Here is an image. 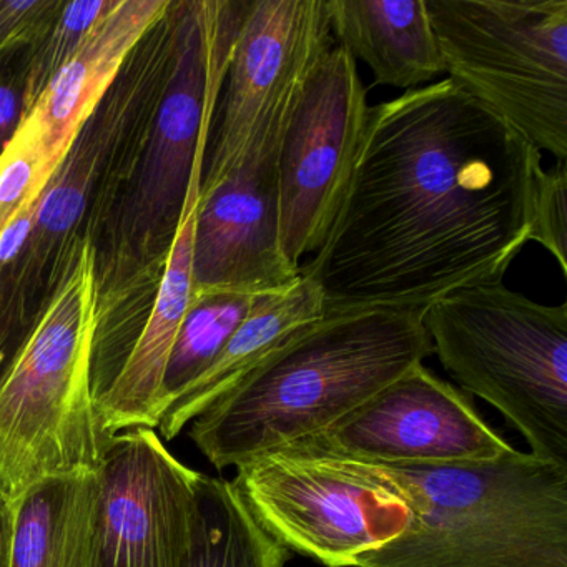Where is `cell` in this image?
Masks as SVG:
<instances>
[{"instance_id": "obj_24", "label": "cell", "mask_w": 567, "mask_h": 567, "mask_svg": "<svg viewBox=\"0 0 567 567\" xmlns=\"http://www.w3.org/2000/svg\"><path fill=\"white\" fill-rule=\"evenodd\" d=\"M529 241L543 245L567 277V168L557 161L549 171H540L534 187Z\"/></svg>"}, {"instance_id": "obj_20", "label": "cell", "mask_w": 567, "mask_h": 567, "mask_svg": "<svg viewBox=\"0 0 567 567\" xmlns=\"http://www.w3.org/2000/svg\"><path fill=\"white\" fill-rule=\"evenodd\" d=\"M290 549L248 509L231 481L200 474L188 567H284Z\"/></svg>"}, {"instance_id": "obj_3", "label": "cell", "mask_w": 567, "mask_h": 567, "mask_svg": "<svg viewBox=\"0 0 567 567\" xmlns=\"http://www.w3.org/2000/svg\"><path fill=\"white\" fill-rule=\"evenodd\" d=\"M434 353L423 311L327 315L195 417L192 441L217 470L323 433Z\"/></svg>"}, {"instance_id": "obj_14", "label": "cell", "mask_w": 567, "mask_h": 567, "mask_svg": "<svg viewBox=\"0 0 567 567\" xmlns=\"http://www.w3.org/2000/svg\"><path fill=\"white\" fill-rule=\"evenodd\" d=\"M97 477V567H188L200 473L134 427L109 440Z\"/></svg>"}, {"instance_id": "obj_1", "label": "cell", "mask_w": 567, "mask_h": 567, "mask_svg": "<svg viewBox=\"0 0 567 567\" xmlns=\"http://www.w3.org/2000/svg\"><path fill=\"white\" fill-rule=\"evenodd\" d=\"M540 152L451 79L368 109L353 174L323 247L300 268L324 317L424 311L503 280L529 241Z\"/></svg>"}, {"instance_id": "obj_2", "label": "cell", "mask_w": 567, "mask_h": 567, "mask_svg": "<svg viewBox=\"0 0 567 567\" xmlns=\"http://www.w3.org/2000/svg\"><path fill=\"white\" fill-rule=\"evenodd\" d=\"M248 0H178L174 68L147 144L92 245L97 331L92 381L115 380L154 300L205 152Z\"/></svg>"}, {"instance_id": "obj_23", "label": "cell", "mask_w": 567, "mask_h": 567, "mask_svg": "<svg viewBox=\"0 0 567 567\" xmlns=\"http://www.w3.org/2000/svg\"><path fill=\"white\" fill-rule=\"evenodd\" d=\"M118 0H92V2H64L58 21L51 31L32 48L25 82V115L34 109L39 99L51 87L59 72L81 48L89 32L117 8ZM25 118V117H24Z\"/></svg>"}, {"instance_id": "obj_6", "label": "cell", "mask_w": 567, "mask_h": 567, "mask_svg": "<svg viewBox=\"0 0 567 567\" xmlns=\"http://www.w3.org/2000/svg\"><path fill=\"white\" fill-rule=\"evenodd\" d=\"M177 0L128 55L121 74L79 128L42 192L24 254L11 267V303L49 300L82 240L101 237L151 134L174 68Z\"/></svg>"}, {"instance_id": "obj_9", "label": "cell", "mask_w": 567, "mask_h": 567, "mask_svg": "<svg viewBox=\"0 0 567 567\" xmlns=\"http://www.w3.org/2000/svg\"><path fill=\"white\" fill-rule=\"evenodd\" d=\"M235 470L231 483L258 523L287 549L327 567H357L411 523L410 507L398 494L290 447Z\"/></svg>"}, {"instance_id": "obj_22", "label": "cell", "mask_w": 567, "mask_h": 567, "mask_svg": "<svg viewBox=\"0 0 567 567\" xmlns=\"http://www.w3.org/2000/svg\"><path fill=\"white\" fill-rule=\"evenodd\" d=\"M61 161V155L49 147L38 122L25 117L0 157V231L44 192Z\"/></svg>"}, {"instance_id": "obj_4", "label": "cell", "mask_w": 567, "mask_h": 567, "mask_svg": "<svg viewBox=\"0 0 567 567\" xmlns=\"http://www.w3.org/2000/svg\"><path fill=\"white\" fill-rule=\"evenodd\" d=\"M308 456L386 487L410 507L406 530L357 567H567V466L514 447L494 461L447 466Z\"/></svg>"}, {"instance_id": "obj_18", "label": "cell", "mask_w": 567, "mask_h": 567, "mask_svg": "<svg viewBox=\"0 0 567 567\" xmlns=\"http://www.w3.org/2000/svg\"><path fill=\"white\" fill-rule=\"evenodd\" d=\"M331 34L377 84L414 91L446 72L426 0H327Z\"/></svg>"}, {"instance_id": "obj_27", "label": "cell", "mask_w": 567, "mask_h": 567, "mask_svg": "<svg viewBox=\"0 0 567 567\" xmlns=\"http://www.w3.org/2000/svg\"><path fill=\"white\" fill-rule=\"evenodd\" d=\"M42 194L32 198L8 225L0 231V270L11 268L16 261L24 254L32 231L38 220L39 205H41Z\"/></svg>"}, {"instance_id": "obj_7", "label": "cell", "mask_w": 567, "mask_h": 567, "mask_svg": "<svg viewBox=\"0 0 567 567\" xmlns=\"http://www.w3.org/2000/svg\"><path fill=\"white\" fill-rule=\"evenodd\" d=\"M423 324L464 390L501 411L534 456L567 466V303L484 281L434 300Z\"/></svg>"}, {"instance_id": "obj_21", "label": "cell", "mask_w": 567, "mask_h": 567, "mask_svg": "<svg viewBox=\"0 0 567 567\" xmlns=\"http://www.w3.org/2000/svg\"><path fill=\"white\" fill-rule=\"evenodd\" d=\"M257 297L240 291H208L192 297L165 373L164 413L214 363L250 313Z\"/></svg>"}, {"instance_id": "obj_28", "label": "cell", "mask_w": 567, "mask_h": 567, "mask_svg": "<svg viewBox=\"0 0 567 567\" xmlns=\"http://www.w3.org/2000/svg\"><path fill=\"white\" fill-rule=\"evenodd\" d=\"M16 506L0 494V567L11 564L12 537H14Z\"/></svg>"}, {"instance_id": "obj_13", "label": "cell", "mask_w": 567, "mask_h": 567, "mask_svg": "<svg viewBox=\"0 0 567 567\" xmlns=\"http://www.w3.org/2000/svg\"><path fill=\"white\" fill-rule=\"evenodd\" d=\"M300 87L258 128L235 171L198 200L192 297L274 293L300 278L281 250L277 175L278 145Z\"/></svg>"}, {"instance_id": "obj_15", "label": "cell", "mask_w": 567, "mask_h": 567, "mask_svg": "<svg viewBox=\"0 0 567 567\" xmlns=\"http://www.w3.org/2000/svg\"><path fill=\"white\" fill-rule=\"evenodd\" d=\"M200 184L192 185L181 227L147 317L107 394L97 404L102 434L111 440L134 427L155 430L164 414V380L192 305V255Z\"/></svg>"}, {"instance_id": "obj_11", "label": "cell", "mask_w": 567, "mask_h": 567, "mask_svg": "<svg viewBox=\"0 0 567 567\" xmlns=\"http://www.w3.org/2000/svg\"><path fill=\"white\" fill-rule=\"evenodd\" d=\"M333 44L327 0H248L212 124L198 200L235 171L258 128Z\"/></svg>"}, {"instance_id": "obj_26", "label": "cell", "mask_w": 567, "mask_h": 567, "mask_svg": "<svg viewBox=\"0 0 567 567\" xmlns=\"http://www.w3.org/2000/svg\"><path fill=\"white\" fill-rule=\"evenodd\" d=\"M32 48L0 54V157L21 128L25 117V82Z\"/></svg>"}, {"instance_id": "obj_8", "label": "cell", "mask_w": 567, "mask_h": 567, "mask_svg": "<svg viewBox=\"0 0 567 567\" xmlns=\"http://www.w3.org/2000/svg\"><path fill=\"white\" fill-rule=\"evenodd\" d=\"M451 81L567 158V0H426Z\"/></svg>"}, {"instance_id": "obj_25", "label": "cell", "mask_w": 567, "mask_h": 567, "mask_svg": "<svg viewBox=\"0 0 567 567\" xmlns=\"http://www.w3.org/2000/svg\"><path fill=\"white\" fill-rule=\"evenodd\" d=\"M62 0H0V54L34 48L61 14Z\"/></svg>"}, {"instance_id": "obj_17", "label": "cell", "mask_w": 567, "mask_h": 567, "mask_svg": "<svg viewBox=\"0 0 567 567\" xmlns=\"http://www.w3.org/2000/svg\"><path fill=\"white\" fill-rule=\"evenodd\" d=\"M172 0H118L82 42L51 87L25 117L44 131L55 154L64 157L85 118L114 84L138 42L165 14Z\"/></svg>"}, {"instance_id": "obj_12", "label": "cell", "mask_w": 567, "mask_h": 567, "mask_svg": "<svg viewBox=\"0 0 567 567\" xmlns=\"http://www.w3.org/2000/svg\"><path fill=\"white\" fill-rule=\"evenodd\" d=\"M291 450L393 466L494 461L513 450L456 388L417 364Z\"/></svg>"}, {"instance_id": "obj_5", "label": "cell", "mask_w": 567, "mask_h": 567, "mask_svg": "<svg viewBox=\"0 0 567 567\" xmlns=\"http://www.w3.org/2000/svg\"><path fill=\"white\" fill-rule=\"evenodd\" d=\"M97 331L94 251L82 240L58 287L0 377V494L95 473L109 440L92 400Z\"/></svg>"}, {"instance_id": "obj_10", "label": "cell", "mask_w": 567, "mask_h": 567, "mask_svg": "<svg viewBox=\"0 0 567 567\" xmlns=\"http://www.w3.org/2000/svg\"><path fill=\"white\" fill-rule=\"evenodd\" d=\"M357 61L340 45L321 52L305 75L277 155L280 244L301 268L333 227L353 174L368 115Z\"/></svg>"}, {"instance_id": "obj_19", "label": "cell", "mask_w": 567, "mask_h": 567, "mask_svg": "<svg viewBox=\"0 0 567 567\" xmlns=\"http://www.w3.org/2000/svg\"><path fill=\"white\" fill-rule=\"evenodd\" d=\"M99 477H48L16 503L9 567H97Z\"/></svg>"}, {"instance_id": "obj_16", "label": "cell", "mask_w": 567, "mask_h": 567, "mask_svg": "<svg viewBox=\"0 0 567 567\" xmlns=\"http://www.w3.org/2000/svg\"><path fill=\"white\" fill-rule=\"evenodd\" d=\"M323 317V293L303 275L284 290L258 295L250 313L214 363L162 414L157 427L164 440H175L195 417Z\"/></svg>"}]
</instances>
